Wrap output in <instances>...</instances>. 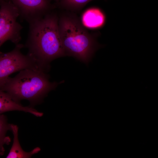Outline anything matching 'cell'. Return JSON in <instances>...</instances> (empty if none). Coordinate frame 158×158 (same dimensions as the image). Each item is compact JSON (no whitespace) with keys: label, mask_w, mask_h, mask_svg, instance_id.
<instances>
[{"label":"cell","mask_w":158,"mask_h":158,"mask_svg":"<svg viewBox=\"0 0 158 158\" xmlns=\"http://www.w3.org/2000/svg\"><path fill=\"white\" fill-rule=\"evenodd\" d=\"M59 16L53 10L43 17L29 23V30L24 48L35 61L39 69L47 72L50 63L66 56L58 27Z\"/></svg>","instance_id":"1"},{"label":"cell","mask_w":158,"mask_h":158,"mask_svg":"<svg viewBox=\"0 0 158 158\" xmlns=\"http://www.w3.org/2000/svg\"><path fill=\"white\" fill-rule=\"evenodd\" d=\"M58 16L59 32L66 56L88 63L101 47L96 40L98 34L90 33L74 13L66 11Z\"/></svg>","instance_id":"2"},{"label":"cell","mask_w":158,"mask_h":158,"mask_svg":"<svg viewBox=\"0 0 158 158\" xmlns=\"http://www.w3.org/2000/svg\"><path fill=\"white\" fill-rule=\"evenodd\" d=\"M47 73L40 70L25 69L13 78L9 77L0 86V89L8 93L15 101L20 103L28 100L30 106L41 103L51 91L59 84L49 81Z\"/></svg>","instance_id":"3"},{"label":"cell","mask_w":158,"mask_h":158,"mask_svg":"<svg viewBox=\"0 0 158 158\" xmlns=\"http://www.w3.org/2000/svg\"><path fill=\"white\" fill-rule=\"evenodd\" d=\"M23 48L24 44L19 43L10 52L0 51V86L13 73L25 69L40 70L31 57L22 53Z\"/></svg>","instance_id":"4"},{"label":"cell","mask_w":158,"mask_h":158,"mask_svg":"<svg viewBox=\"0 0 158 158\" xmlns=\"http://www.w3.org/2000/svg\"><path fill=\"white\" fill-rule=\"evenodd\" d=\"M19 13L10 1H0V47L9 40L16 45L21 40L23 26L17 21Z\"/></svg>","instance_id":"5"},{"label":"cell","mask_w":158,"mask_h":158,"mask_svg":"<svg viewBox=\"0 0 158 158\" xmlns=\"http://www.w3.org/2000/svg\"><path fill=\"white\" fill-rule=\"evenodd\" d=\"M16 8L19 17L28 23L40 19L56 8L51 0H9Z\"/></svg>","instance_id":"6"},{"label":"cell","mask_w":158,"mask_h":158,"mask_svg":"<svg viewBox=\"0 0 158 158\" xmlns=\"http://www.w3.org/2000/svg\"><path fill=\"white\" fill-rule=\"evenodd\" d=\"M106 21L105 15L99 8L92 7L87 9L83 13L81 22L86 28L96 30L102 28Z\"/></svg>","instance_id":"7"},{"label":"cell","mask_w":158,"mask_h":158,"mask_svg":"<svg viewBox=\"0 0 158 158\" xmlns=\"http://www.w3.org/2000/svg\"><path fill=\"white\" fill-rule=\"evenodd\" d=\"M11 130L13 135V142L7 158H28L40 151L39 147H36L30 152L25 151L21 147L18 138V127L11 124Z\"/></svg>","instance_id":"8"},{"label":"cell","mask_w":158,"mask_h":158,"mask_svg":"<svg viewBox=\"0 0 158 158\" xmlns=\"http://www.w3.org/2000/svg\"><path fill=\"white\" fill-rule=\"evenodd\" d=\"M13 111L28 112L30 111V108L15 101L8 93L0 89V114Z\"/></svg>","instance_id":"9"},{"label":"cell","mask_w":158,"mask_h":158,"mask_svg":"<svg viewBox=\"0 0 158 158\" xmlns=\"http://www.w3.org/2000/svg\"><path fill=\"white\" fill-rule=\"evenodd\" d=\"M92 0H60L54 4L56 8L73 13L81 11Z\"/></svg>","instance_id":"10"},{"label":"cell","mask_w":158,"mask_h":158,"mask_svg":"<svg viewBox=\"0 0 158 158\" xmlns=\"http://www.w3.org/2000/svg\"><path fill=\"white\" fill-rule=\"evenodd\" d=\"M11 130V124L8 123L6 116L0 114V156L4 154V145H8L11 141L10 138L6 136L7 131Z\"/></svg>","instance_id":"11"},{"label":"cell","mask_w":158,"mask_h":158,"mask_svg":"<svg viewBox=\"0 0 158 158\" xmlns=\"http://www.w3.org/2000/svg\"><path fill=\"white\" fill-rule=\"evenodd\" d=\"M51 1H54V2H55V3H56L58 2L60 0H51Z\"/></svg>","instance_id":"12"},{"label":"cell","mask_w":158,"mask_h":158,"mask_svg":"<svg viewBox=\"0 0 158 158\" xmlns=\"http://www.w3.org/2000/svg\"><path fill=\"white\" fill-rule=\"evenodd\" d=\"M9 1V0H0V1Z\"/></svg>","instance_id":"13"}]
</instances>
